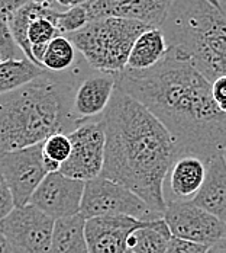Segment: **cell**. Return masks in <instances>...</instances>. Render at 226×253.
<instances>
[{"instance_id": "cell-15", "label": "cell", "mask_w": 226, "mask_h": 253, "mask_svg": "<svg viewBox=\"0 0 226 253\" xmlns=\"http://www.w3.org/2000/svg\"><path fill=\"white\" fill-rule=\"evenodd\" d=\"M116 89V75L100 73L99 76L87 77L77 89L73 101V117L78 121L92 120L103 115L112 95Z\"/></svg>"}, {"instance_id": "cell-33", "label": "cell", "mask_w": 226, "mask_h": 253, "mask_svg": "<svg viewBox=\"0 0 226 253\" xmlns=\"http://www.w3.org/2000/svg\"><path fill=\"white\" fill-rule=\"evenodd\" d=\"M210 3H213V4H216V6H219L221 3H219V0H209Z\"/></svg>"}, {"instance_id": "cell-18", "label": "cell", "mask_w": 226, "mask_h": 253, "mask_svg": "<svg viewBox=\"0 0 226 253\" xmlns=\"http://www.w3.org/2000/svg\"><path fill=\"white\" fill-rule=\"evenodd\" d=\"M86 220L78 214L55 221L50 253H90L86 240Z\"/></svg>"}, {"instance_id": "cell-24", "label": "cell", "mask_w": 226, "mask_h": 253, "mask_svg": "<svg viewBox=\"0 0 226 253\" xmlns=\"http://www.w3.org/2000/svg\"><path fill=\"white\" fill-rule=\"evenodd\" d=\"M0 55L3 61L6 60H22L25 58V54L16 44L13 34L10 31L9 22L0 18Z\"/></svg>"}, {"instance_id": "cell-34", "label": "cell", "mask_w": 226, "mask_h": 253, "mask_svg": "<svg viewBox=\"0 0 226 253\" xmlns=\"http://www.w3.org/2000/svg\"><path fill=\"white\" fill-rule=\"evenodd\" d=\"M1 61H3V58H1V55H0V63H1Z\"/></svg>"}, {"instance_id": "cell-32", "label": "cell", "mask_w": 226, "mask_h": 253, "mask_svg": "<svg viewBox=\"0 0 226 253\" xmlns=\"http://www.w3.org/2000/svg\"><path fill=\"white\" fill-rule=\"evenodd\" d=\"M35 3H41L44 6H48V7H52V9H57V10H61V7L58 6L57 0H33Z\"/></svg>"}, {"instance_id": "cell-5", "label": "cell", "mask_w": 226, "mask_h": 253, "mask_svg": "<svg viewBox=\"0 0 226 253\" xmlns=\"http://www.w3.org/2000/svg\"><path fill=\"white\" fill-rule=\"evenodd\" d=\"M151 28L139 21L107 16L90 21L80 31L65 37L93 69L119 75L126 69L136 40Z\"/></svg>"}, {"instance_id": "cell-27", "label": "cell", "mask_w": 226, "mask_h": 253, "mask_svg": "<svg viewBox=\"0 0 226 253\" xmlns=\"http://www.w3.org/2000/svg\"><path fill=\"white\" fill-rule=\"evenodd\" d=\"M15 208H16V205H15L13 195H12L9 186L1 179V186H0V221L3 218H6Z\"/></svg>"}, {"instance_id": "cell-13", "label": "cell", "mask_w": 226, "mask_h": 253, "mask_svg": "<svg viewBox=\"0 0 226 253\" xmlns=\"http://www.w3.org/2000/svg\"><path fill=\"white\" fill-rule=\"evenodd\" d=\"M206 169L207 160L200 156L192 153L177 154L162 185L165 204L192 203L204 182Z\"/></svg>"}, {"instance_id": "cell-23", "label": "cell", "mask_w": 226, "mask_h": 253, "mask_svg": "<svg viewBox=\"0 0 226 253\" xmlns=\"http://www.w3.org/2000/svg\"><path fill=\"white\" fill-rule=\"evenodd\" d=\"M89 22H90V19H89L87 10L83 4L70 7L67 10H60L55 18V26L61 35H68V34L77 32L83 26L87 25Z\"/></svg>"}, {"instance_id": "cell-1", "label": "cell", "mask_w": 226, "mask_h": 253, "mask_svg": "<svg viewBox=\"0 0 226 253\" xmlns=\"http://www.w3.org/2000/svg\"><path fill=\"white\" fill-rule=\"evenodd\" d=\"M116 86L164 124L177 154L192 153L204 160L224 154L226 112L213 101L212 83L174 48L148 70L125 69L116 75Z\"/></svg>"}, {"instance_id": "cell-6", "label": "cell", "mask_w": 226, "mask_h": 253, "mask_svg": "<svg viewBox=\"0 0 226 253\" xmlns=\"http://www.w3.org/2000/svg\"><path fill=\"white\" fill-rule=\"evenodd\" d=\"M80 215L84 220L96 217H132L139 221L164 218L130 189L104 177L86 182Z\"/></svg>"}, {"instance_id": "cell-36", "label": "cell", "mask_w": 226, "mask_h": 253, "mask_svg": "<svg viewBox=\"0 0 226 253\" xmlns=\"http://www.w3.org/2000/svg\"><path fill=\"white\" fill-rule=\"evenodd\" d=\"M126 253H132V252H129V251H128V252H126Z\"/></svg>"}, {"instance_id": "cell-11", "label": "cell", "mask_w": 226, "mask_h": 253, "mask_svg": "<svg viewBox=\"0 0 226 253\" xmlns=\"http://www.w3.org/2000/svg\"><path fill=\"white\" fill-rule=\"evenodd\" d=\"M86 182L65 176L61 172L48 173L33 192L29 204L50 215L61 220L80 214Z\"/></svg>"}, {"instance_id": "cell-12", "label": "cell", "mask_w": 226, "mask_h": 253, "mask_svg": "<svg viewBox=\"0 0 226 253\" xmlns=\"http://www.w3.org/2000/svg\"><path fill=\"white\" fill-rule=\"evenodd\" d=\"M171 4L173 0H86L83 6L90 21L115 16L161 28Z\"/></svg>"}, {"instance_id": "cell-26", "label": "cell", "mask_w": 226, "mask_h": 253, "mask_svg": "<svg viewBox=\"0 0 226 253\" xmlns=\"http://www.w3.org/2000/svg\"><path fill=\"white\" fill-rule=\"evenodd\" d=\"M33 0H0V18L6 22H10V19L26 4L32 3Z\"/></svg>"}, {"instance_id": "cell-31", "label": "cell", "mask_w": 226, "mask_h": 253, "mask_svg": "<svg viewBox=\"0 0 226 253\" xmlns=\"http://www.w3.org/2000/svg\"><path fill=\"white\" fill-rule=\"evenodd\" d=\"M0 253H13L7 239L4 237V234L1 231V228H0Z\"/></svg>"}, {"instance_id": "cell-21", "label": "cell", "mask_w": 226, "mask_h": 253, "mask_svg": "<svg viewBox=\"0 0 226 253\" xmlns=\"http://www.w3.org/2000/svg\"><path fill=\"white\" fill-rule=\"evenodd\" d=\"M75 58V47L65 35L55 37L47 47L42 58V66L50 72H64L73 66Z\"/></svg>"}, {"instance_id": "cell-17", "label": "cell", "mask_w": 226, "mask_h": 253, "mask_svg": "<svg viewBox=\"0 0 226 253\" xmlns=\"http://www.w3.org/2000/svg\"><path fill=\"white\" fill-rule=\"evenodd\" d=\"M168 42L160 28L145 31L133 44L128 58L126 69L129 70H148L157 66L168 52Z\"/></svg>"}, {"instance_id": "cell-20", "label": "cell", "mask_w": 226, "mask_h": 253, "mask_svg": "<svg viewBox=\"0 0 226 253\" xmlns=\"http://www.w3.org/2000/svg\"><path fill=\"white\" fill-rule=\"evenodd\" d=\"M45 72L31 60H6L0 63V95L10 93L24 87Z\"/></svg>"}, {"instance_id": "cell-3", "label": "cell", "mask_w": 226, "mask_h": 253, "mask_svg": "<svg viewBox=\"0 0 226 253\" xmlns=\"http://www.w3.org/2000/svg\"><path fill=\"white\" fill-rule=\"evenodd\" d=\"M70 117L74 118L64 87L45 70L24 87L0 95V153L41 144L67 129L71 132L80 123Z\"/></svg>"}, {"instance_id": "cell-9", "label": "cell", "mask_w": 226, "mask_h": 253, "mask_svg": "<svg viewBox=\"0 0 226 253\" xmlns=\"http://www.w3.org/2000/svg\"><path fill=\"white\" fill-rule=\"evenodd\" d=\"M47 175L42 143L15 152L0 153V177L9 186L18 208L29 204Z\"/></svg>"}, {"instance_id": "cell-14", "label": "cell", "mask_w": 226, "mask_h": 253, "mask_svg": "<svg viewBox=\"0 0 226 253\" xmlns=\"http://www.w3.org/2000/svg\"><path fill=\"white\" fill-rule=\"evenodd\" d=\"M147 221L132 217H96L86 220V240L90 253H126L129 236Z\"/></svg>"}, {"instance_id": "cell-19", "label": "cell", "mask_w": 226, "mask_h": 253, "mask_svg": "<svg viewBox=\"0 0 226 253\" xmlns=\"http://www.w3.org/2000/svg\"><path fill=\"white\" fill-rule=\"evenodd\" d=\"M171 239V231L164 218L147 221L129 236L128 251L132 253H167Z\"/></svg>"}, {"instance_id": "cell-8", "label": "cell", "mask_w": 226, "mask_h": 253, "mask_svg": "<svg viewBox=\"0 0 226 253\" xmlns=\"http://www.w3.org/2000/svg\"><path fill=\"white\" fill-rule=\"evenodd\" d=\"M55 220L28 204L16 207L0 221L13 253H50Z\"/></svg>"}, {"instance_id": "cell-25", "label": "cell", "mask_w": 226, "mask_h": 253, "mask_svg": "<svg viewBox=\"0 0 226 253\" xmlns=\"http://www.w3.org/2000/svg\"><path fill=\"white\" fill-rule=\"evenodd\" d=\"M207 248L209 246L197 245V243H192V242H187V240H181V239L173 237L170 240L167 253H206Z\"/></svg>"}, {"instance_id": "cell-10", "label": "cell", "mask_w": 226, "mask_h": 253, "mask_svg": "<svg viewBox=\"0 0 226 253\" xmlns=\"http://www.w3.org/2000/svg\"><path fill=\"white\" fill-rule=\"evenodd\" d=\"M164 220L171 236L181 240L212 246L225 239V223L193 203L167 204Z\"/></svg>"}, {"instance_id": "cell-37", "label": "cell", "mask_w": 226, "mask_h": 253, "mask_svg": "<svg viewBox=\"0 0 226 253\" xmlns=\"http://www.w3.org/2000/svg\"><path fill=\"white\" fill-rule=\"evenodd\" d=\"M225 239H226V233H225Z\"/></svg>"}, {"instance_id": "cell-16", "label": "cell", "mask_w": 226, "mask_h": 253, "mask_svg": "<svg viewBox=\"0 0 226 253\" xmlns=\"http://www.w3.org/2000/svg\"><path fill=\"white\" fill-rule=\"evenodd\" d=\"M192 203L226 224V162L224 154L207 160L204 182Z\"/></svg>"}, {"instance_id": "cell-2", "label": "cell", "mask_w": 226, "mask_h": 253, "mask_svg": "<svg viewBox=\"0 0 226 253\" xmlns=\"http://www.w3.org/2000/svg\"><path fill=\"white\" fill-rule=\"evenodd\" d=\"M106 147L101 177L116 182L164 214V179L177 156L170 131L141 102L116 86L101 115Z\"/></svg>"}, {"instance_id": "cell-30", "label": "cell", "mask_w": 226, "mask_h": 253, "mask_svg": "<svg viewBox=\"0 0 226 253\" xmlns=\"http://www.w3.org/2000/svg\"><path fill=\"white\" fill-rule=\"evenodd\" d=\"M206 253H226V239H222L216 242L215 245L209 246Z\"/></svg>"}, {"instance_id": "cell-7", "label": "cell", "mask_w": 226, "mask_h": 253, "mask_svg": "<svg viewBox=\"0 0 226 253\" xmlns=\"http://www.w3.org/2000/svg\"><path fill=\"white\" fill-rule=\"evenodd\" d=\"M68 135L73 146L71 154L63 163L60 172L83 182L100 176L106 147V132L101 117L97 121L83 120Z\"/></svg>"}, {"instance_id": "cell-22", "label": "cell", "mask_w": 226, "mask_h": 253, "mask_svg": "<svg viewBox=\"0 0 226 253\" xmlns=\"http://www.w3.org/2000/svg\"><path fill=\"white\" fill-rule=\"evenodd\" d=\"M71 140L67 132H57L42 143L44 165L48 173L60 172L63 163H65L71 154Z\"/></svg>"}, {"instance_id": "cell-35", "label": "cell", "mask_w": 226, "mask_h": 253, "mask_svg": "<svg viewBox=\"0 0 226 253\" xmlns=\"http://www.w3.org/2000/svg\"><path fill=\"white\" fill-rule=\"evenodd\" d=\"M0 186H1V177H0Z\"/></svg>"}, {"instance_id": "cell-4", "label": "cell", "mask_w": 226, "mask_h": 253, "mask_svg": "<svg viewBox=\"0 0 226 253\" xmlns=\"http://www.w3.org/2000/svg\"><path fill=\"white\" fill-rule=\"evenodd\" d=\"M173 0L161 25L170 48L186 57L210 83L226 76V0Z\"/></svg>"}, {"instance_id": "cell-29", "label": "cell", "mask_w": 226, "mask_h": 253, "mask_svg": "<svg viewBox=\"0 0 226 253\" xmlns=\"http://www.w3.org/2000/svg\"><path fill=\"white\" fill-rule=\"evenodd\" d=\"M58 6L61 9H70V7H75V6H81L86 3V0H57Z\"/></svg>"}, {"instance_id": "cell-28", "label": "cell", "mask_w": 226, "mask_h": 253, "mask_svg": "<svg viewBox=\"0 0 226 253\" xmlns=\"http://www.w3.org/2000/svg\"><path fill=\"white\" fill-rule=\"evenodd\" d=\"M212 95L219 109L226 112V76L219 77L212 83Z\"/></svg>"}]
</instances>
